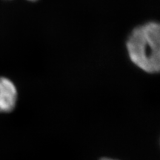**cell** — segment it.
<instances>
[{"mask_svg": "<svg viewBox=\"0 0 160 160\" xmlns=\"http://www.w3.org/2000/svg\"><path fill=\"white\" fill-rule=\"evenodd\" d=\"M127 50L133 63L142 71L155 73L160 68V28L150 22L138 26L127 40Z\"/></svg>", "mask_w": 160, "mask_h": 160, "instance_id": "6da1fadb", "label": "cell"}, {"mask_svg": "<svg viewBox=\"0 0 160 160\" xmlns=\"http://www.w3.org/2000/svg\"><path fill=\"white\" fill-rule=\"evenodd\" d=\"M17 101V88L9 79L0 77V113L13 110Z\"/></svg>", "mask_w": 160, "mask_h": 160, "instance_id": "7a4b0ae2", "label": "cell"}, {"mask_svg": "<svg viewBox=\"0 0 160 160\" xmlns=\"http://www.w3.org/2000/svg\"><path fill=\"white\" fill-rule=\"evenodd\" d=\"M101 160H115V159H109V158H103Z\"/></svg>", "mask_w": 160, "mask_h": 160, "instance_id": "3957f363", "label": "cell"}, {"mask_svg": "<svg viewBox=\"0 0 160 160\" xmlns=\"http://www.w3.org/2000/svg\"><path fill=\"white\" fill-rule=\"evenodd\" d=\"M29 1H32V2H35V1H37V0H29Z\"/></svg>", "mask_w": 160, "mask_h": 160, "instance_id": "277c9868", "label": "cell"}]
</instances>
